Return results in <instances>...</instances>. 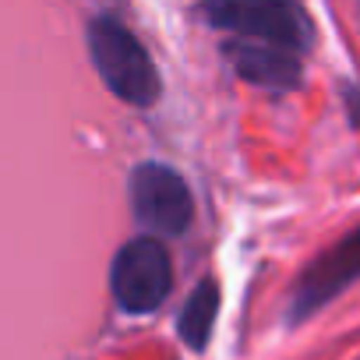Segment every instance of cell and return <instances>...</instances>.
I'll return each instance as SVG.
<instances>
[{"label": "cell", "mask_w": 360, "mask_h": 360, "mask_svg": "<svg viewBox=\"0 0 360 360\" xmlns=\"http://www.w3.org/2000/svg\"><path fill=\"white\" fill-rule=\"evenodd\" d=\"M89 53L113 96H120L131 106H148L159 96V71L148 57V50L134 39V32L113 18L99 15L89 25Z\"/></svg>", "instance_id": "1"}, {"label": "cell", "mask_w": 360, "mask_h": 360, "mask_svg": "<svg viewBox=\"0 0 360 360\" xmlns=\"http://www.w3.org/2000/svg\"><path fill=\"white\" fill-rule=\"evenodd\" d=\"M169 283H173V262L155 237H134L117 251L110 269V286L127 314H152L166 300Z\"/></svg>", "instance_id": "2"}, {"label": "cell", "mask_w": 360, "mask_h": 360, "mask_svg": "<svg viewBox=\"0 0 360 360\" xmlns=\"http://www.w3.org/2000/svg\"><path fill=\"white\" fill-rule=\"evenodd\" d=\"M131 209L155 233H184L195 219L188 180L162 162H141L131 173Z\"/></svg>", "instance_id": "3"}, {"label": "cell", "mask_w": 360, "mask_h": 360, "mask_svg": "<svg viewBox=\"0 0 360 360\" xmlns=\"http://www.w3.org/2000/svg\"><path fill=\"white\" fill-rule=\"evenodd\" d=\"M205 15L219 29H230L251 43L279 46L290 53L311 46V25L293 4H209Z\"/></svg>", "instance_id": "4"}, {"label": "cell", "mask_w": 360, "mask_h": 360, "mask_svg": "<svg viewBox=\"0 0 360 360\" xmlns=\"http://www.w3.org/2000/svg\"><path fill=\"white\" fill-rule=\"evenodd\" d=\"M360 276V230L342 237L332 251H325L297 283L293 300H290V318H307L321 304H328L339 290H346Z\"/></svg>", "instance_id": "5"}, {"label": "cell", "mask_w": 360, "mask_h": 360, "mask_svg": "<svg viewBox=\"0 0 360 360\" xmlns=\"http://www.w3.org/2000/svg\"><path fill=\"white\" fill-rule=\"evenodd\" d=\"M226 57L233 64V71L255 85L265 89H293L300 82V60L290 50L279 46H265V43H251V39H233L226 46Z\"/></svg>", "instance_id": "6"}, {"label": "cell", "mask_w": 360, "mask_h": 360, "mask_svg": "<svg viewBox=\"0 0 360 360\" xmlns=\"http://www.w3.org/2000/svg\"><path fill=\"white\" fill-rule=\"evenodd\" d=\"M216 311H219V286H216L212 279H205V283H198V290L188 297L184 311H180V321H176L180 339H184L191 349H202V346L209 342V332H212V325H216Z\"/></svg>", "instance_id": "7"}, {"label": "cell", "mask_w": 360, "mask_h": 360, "mask_svg": "<svg viewBox=\"0 0 360 360\" xmlns=\"http://www.w3.org/2000/svg\"><path fill=\"white\" fill-rule=\"evenodd\" d=\"M349 117L360 124V89H353V92H349Z\"/></svg>", "instance_id": "8"}]
</instances>
